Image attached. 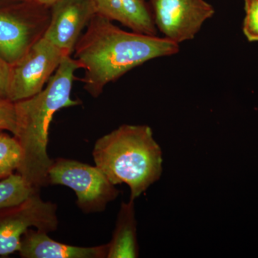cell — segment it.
I'll return each instance as SVG.
<instances>
[{"label":"cell","mask_w":258,"mask_h":258,"mask_svg":"<svg viewBox=\"0 0 258 258\" xmlns=\"http://www.w3.org/2000/svg\"><path fill=\"white\" fill-rule=\"evenodd\" d=\"M28 1L36 3L37 5H42V6L47 7V8H50L54 3L58 1V0H28Z\"/></svg>","instance_id":"cell-18"},{"label":"cell","mask_w":258,"mask_h":258,"mask_svg":"<svg viewBox=\"0 0 258 258\" xmlns=\"http://www.w3.org/2000/svg\"><path fill=\"white\" fill-rule=\"evenodd\" d=\"M50 10V23L43 37L71 56L83 30L96 15L92 1L58 0Z\"/></svg>","instance_id":"cell-9"},{"label":"cell","mask_w":258,"mask_h":258,"mask_svg":"<svg viewBox=\"0 0 258 258\" xmlns=\"http://www.w3.org/2000/svg\"><path fill=\"white\" fill-rule=\"evenodd\" d=\"M7 1V0H0V3H3V2Z\"/></svg>","instance_id":"cell-19"},{"label":"cell","mask_w":258,"mask_h":258,"mask_svg":"<svg viewBox=\"0 0 258 258\" xmlns=\"http://www.w3.org/2000/svg\"><path fill=\"white\" fill-rule=\"evenodd\" d=\"M0 130H6L15 135L16 132V113L15 103L0 98Z\"/></svg>","instance_id":"cell-16"},{"label":"cell","mask_w":258,"mask_h":258,"mask_svg":"<svg viewBox=\"0 0 258 258\" xmlns=\"http://www.w3.org/2000/svg\"><path fill=\"white\" fill-rule=\"evenodd\" d=\"M23 149L15 137L0 130V179L11 175L23 160Z\"/></svg>","instance_id":"cell-14"},{"label":"cell","mask_w":258,"mask_h":258,"mask_svg":"<svg viewBox=\"0 0 258 258\" xmlns=\"http://www.w3.org/2000/svg\"><path fill=\"white\" fill-rule=\"evenodd\" d=\"M245 17L242 31L249 42H258V0H244Z\"/></svg>","instance_id":"cell-15"},{"label":"cell","mask_w":258,"mask_h":258,"mask_svg":"<svg viewBox=\"0 0 258 258\" xmlns=\"http://www.w3.org/2000/svg\"><path fill=\"white\" fill-rule=\"evenodd\" d=\"M92 154L113 184L128 185L130 200L139 198L162 174V151L149 125H120L96 141Z\"/></svg>","instance_id":"cell-3"},{"label":"cell","mask_w":258,"mask_h":258,"mask_svg":"<svg viewBox=\"0 0 258 258\" xmlns=\"http://www.w3.org/2000/svg\"><path fill=\"white\" fill-rule=\"evenodd\" d=\"M11 66L0 55V98L8 100Z\"/></svg>","instance_id":"cell-17"},{"label":"cell","mask_w":258,"mask_h":258,"mask_svg":"<svg viewBox=\"0 0 258 258\" xmlns=\"http://www.w3.org/2000/svg\"><path fill=\"white\" fill-rule=\"evenodd\" d=\"M69 56L42 37L10 70L8 100L15 103L40 92Z\"/></svg>","instance_id":"cell-6"},{"label":"cell","mask_w":258,"mask_h":258,"mask_svg":"<svg viewBox=\"0 0 258 258\" xmlns=\"http://www.w3.org/2000/svg\"><path fill=\"white\" fill-rule=\"evenodd\" d=\"M81 69L76 59L67 56L47 86L35 96L15 102L16 132L23 157L18 170L35 189L49 185L52 159L47 154L49 128L54 115L62 108L79 106L71 98L75 73Z\"/></svg>","instance_id":"cell-2"},{"label":"cell","mask_w":258,"mask_h":258,"mask_svg":"<svg viewBox=\"0 0 258 258\" xmlns=\"http://www.w3.org/2000/svg\"><path fill=\"white\" fill-rule=\"evenodd\" d=\"M57 205L45 202L36 191L18 206L0 210V256L19 252L22 237L30 228L55 232L58 227Z\"/></svg>","instance_id":"cell-7"},{"label":"cell","mask_w":258,"mask_h":258,"mask_svg":"<svg viewBox=\"0 0 258 258\" xmlns=\"http://www.w3.org/2000/svg\"><path fill=\"white\" fill-rule=\"evenodd\" d=\"M107 258H137L139 256L134 200L122 203L111 240L108 243Z\"/></svg>","instance_id":"cell-12"},{"label":"cell","mask_w":258,"mask_h":258,"mask_svg":"<svg viewBox=\"0 0 258 258\" xmlns=\"http://www.w3.org/2000/svg\"><path fill=\"white\" fill-rule=\"evenodd\" d=\"M49 185H62L74 190L78 207L85 214L106 210L120 191L96 166L73 159L58 158L52 161L48 172Z\"/></svg>","instance_id":"cell-5"},{"label":"cell","mask_w":258,"mask_h":258,"mask_svg":"<svg viewBox=\"0 0 258 258\" xmlns=\"http://www.w3.org/2000/svg\"><path fill=\"white\" fill-rule=\"evenodd\" d=\"M149 4L157 30L178 44L195 38L215 13L205 0H150Z\"/></svg>","instance_id":"cell-8"},{"label":"cell","mask_w":258,"mask_h":258,"mask_svg":"<svg viewBox=\"0 0 258 258\" xmlns=\"http://www.w3.org/2000/svg\"><path fill=\"white\" fill-rule=\"evenodd\" d=\"M48 233L29 229L22 237L20 256L24 258H107L108 243L78 247L52 240Z\"/></svg>","instance_id":"cell-10"},{"label":"cell","mask_w":258,"mask_h":258,"mask_svg":"<svg viewBox=\"0 0 258 258\" xmlns=\"http://www.w3.org/2000/svg\"><path fill=\"white\" fill-rule=\"evenodd\" d=\"M96 14L124 25L132 31L157 35L150 4L146 0H91Z\"/></svg>","instance_id":"cell-11"},{"label":"cell","mask_w":258,"mask_h":258,"mask_svg":"<svg viewBox=\"0 0 258 258\" xmlns=\"http://www.w3.org/2000/svg\"><path fill=\"white\" fill-rule=\"evenodd\" d=\"M86 29L75 47L74 58L84 70L83 88L93 98L134 68L179 52V44L166 37L125 31L98 15Z\"/></svg>","instance_id":"cell-1"},{"label":"cell","mask_w":258,"mask_h":258,"mask_svg":"<svg viewBox=\"0 0 258 258\" xmlns=\"http://www.w3.org/2000/svg\"><path fill=\"white\" fill-rule=\"evenodd\" d=\"M36 191L21 174L7 176L0 181V210L18 206Z\"/></svg>","instance_id":"cell-13"},{"label":"cell","mask_w":258,"mask_h":258,"mask_svg":"<svg viewBox=\"0 0 258 258\" xmlns=\"http://www.w3.org/2000/svg\"><path fill=\"white\" fill-rule=\"evenodd\" d=\"M50 8L28 0L0 3V55L12 66L41 40L50 23Z\"/></svg>","instance_id":"cell-4"}]
</instances>
